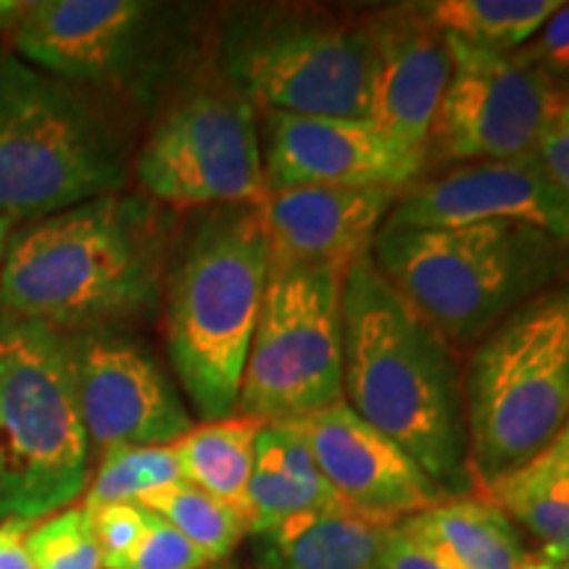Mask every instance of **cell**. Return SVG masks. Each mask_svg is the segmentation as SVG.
Masks as SVG:
<instances>
[{"label": "cell", "instance_id": "1", "mask_svg": "<svg viewBox=\"0 0 569 569\" xmlns=\"http://www.w3.org/2000/svg\"><path fill=\"white\" fill-rule=\"evenodd\" d=\"M172 222L142 193H109L11 232L0 311L63 336L122 330L161 306Z\"/></svg>", "mask_w": 569, "mask_h": 569}, {"label": "cell", "instance_id": "2", "mask_svg": "<svg viewBox=\"0 0 569 569\" xmlns=\"http://www.w3.org/2000/svg\"><path fill=\"white\" fill-rule=\"evenodd\" d=\"M343 401L451 498L475 496L457 351L365 253L343 282Z\"/></svg>", "mask_w": 569, "mask_h": 569}, {"label": "cell", "instance_id": "3", "mask_svg": "<svg viewBox=\"0 0 569 569\" xmlns=\"http://www.w3.org/2000/svg\"><path fill=\"white\" fill-rule=\"evenodd\" d=\"M269 277L261 206L206 209L172 246L163 336L174 377L201 422L234 415Z\"/></svg>", "mask_w": 569, "mask_h": 569}, {"label": "cell", "instance_id": "4", "mask_svg": "<svg viewBox=\"0 0 569 569\" xmlns=\"http://www.w3.org/2000/svg\"><path fill=\"white\" fill-rule=\"evenodd\" d=\"M369 256L453 351L569 277L567 240L517 222L380 227Z\"/></svg>", "mask_w": 569, "mask_h": 569}, {"label": "cell", "instance_id": "5", "mask_svg": "<svg viewBox=\"0 0 569 569\" xmlns=\"http://www.w3.org/2000/svg\"><path fill=\"white\" fill-rule=\"evenodd\" d=\"M130 140L90 90L0 46V217L17 222L122 193Z\"/></svg>", "mask_w": 569, "mask_h": 569}, {"label": "cell", "instance_id": "6", "mask_svg": "<svg viewBox=\"0 0 569 569\" xmlns=\"http://www.w3.org/2000/svg\"><path fill=\"white\" fill-rule=\"evenodd\" d=\"M461 386L478 496L569 422V277L517 306L472 348Z\"/></svg>", "mask_w": 569, "mask_h": 569}, {"label": "cell", "instance_id": "7", "mask_svg": "<svg viewBox=\"0 0 569 569\" xmlns=\"http://www.w3.org/2000/svg\"><path fill=\"white\" fill-rule=\"evenodd\" d=\"M90 438L69 336L0 311V522H38L88 490Z\"/></svg>", "mask_w": 569, "mask_h": 569}, {"label": "cell", "instance_id": "8", "mask_svg": "<svg viewBox=\"0 0 569 569\" xmlns=\"http://www.w3.org/2000/svg\"><path fill=\"white\" fill-rule=\"evenodd\" d=\"M372 63L367 11L317 3L240 6L219 38V77L256 111L369 119Z\"/></svg>", "mask_w": 569, "mask_h": 569}, {"label": "cell", "instance_id": "9", "mask_svg": "<svg viewBox=\"0 0 569 569\" xmlns=\"http://www.w3.org/2000/svg\"><path fill=\"white\" fill-rule=\"evenodd\" d=\"M343 267H269L234 415L290 422L343 401Z\"/></svg>", "mask_w": 569, "mask_h": 569}, {"label": "cell", "instance_id": "10", "mask_svg": "<svg viewBox=\"0 0 569 569\" xmlns=\"http://www.w3.org/2000/svg\"><path fill=\"white\" fill-rule=\"evenodd\" d=\"M142 196L172 209L261 206L259 111L222 77L177 98L132 161Z\"/></svg>", "mask_w": 569, "mask_h": 569}, {"label": "cell", "instance_id": "11", "mask_svg": "<svg viewBox=\"0 0 569 569\" xmlns=\"http://www.w3.org/2000/svg\"><path fill=\"white\" fill-rule=\"evenodd\" d=\"M174 17L172 6L148 0H38L9 32V48L77 88L140 96L169 61Z\"/></svg>", "mask_w": 569, "mask_h": 569}, {"label": "cell", "instance_id": "12", "mask_svg": "<svg viewBox=\"0 0 569 569\" xmlns=\"http://www.w3.org/2000/svg\"><path fill=\"white\" fill-rule=\"evenodd\" d=\"M446 40L453 71L427 134L425 169L530 156L559 119L567 84L515 56Z\"/></svg>", "mask_w": 569, "mask_h": 569}, {"label": "cell", "instance_id": "13", "mask_svg": "<svg viewBox=\"0 0 569 569\" xmlns=\"http://www.w3.org/2000/svg\"><path fill=\"white\" fill-rule=\"evenodd\" d=\"M69 351L92 451L103 457L117 446H172L193 430L172 377L124 330L77 332Z\"/></svg>", "mask_w": 569, "mask_h": 569}, {"label": "cell", "instance_id": "14", "mask_svg": "<svg viewBox=\"0 0 569 569\" xmlns=\"http://www.w3.org/2000/svg\"><path fill=\"white\" fill-rule=\"evenodd\" d=\"M267 193L288 188H409L425 159L403 151L372 119L259 111Z\"/></svg>", "mask_w": 569, "mask_h": 569}, {"label": "cell", "instance_id": "15", "mask_svg": "<svg viewBox=\"0 0 569 569\" xmlns=\"http://www.w3.org/2000/svg\"><path fill=\"white\" fill-rule=\"evenodd\" d=\"M280 425L303 440L319 472L353 515L390 528L451 501L401 446L346 401Z\"/></svg>", "mask_w": 569, "mask_h": 569}, {"label": "cell", "instance_id": "16", "mask_svg": "<svg viewBox=\"0 0 569 569\" xmlns=\"http://www.w3.org/2000/svg\"><path fill=\"white\" fill-rule=\"evenodd\" d=\"M517 222L569 243V196L536 153L480 161L411 182L382 227H451Z\"/></svg>", "mask_w": 569, "mask_h": 569}, {"label": "cell", "instance_id": "17", "mask_svg": "<svg viewBox=\"0 0 569 569\" xmlns=\"http://www.w3.org/2000/svg\"><path fill=\"white\" fill-rule=\"evenodd\" d=\"M372 34V109L369 119L403 151L425 159L427 134L451 82L453 59L446 34L417 3L367 11Z\"/></svg>", "mask_w": 569, "mask_h": 569}, {"label": "cell", "instance_id": "18", "mask_svg": "<svg viewBox=\"0 0 569 569\" xmlns=\"http://www.w3.org/2000/svg\"><path fill=\"white\" fill-rule=\"evenodd\" d=\"M398 188H288L261 203L269 267H343L369 253Z\"/></svg>", "mask_w": 569, "mask_h": 569}, {"label": "cell", "instance_id": "19", "mask_svg": "<svg viewBox=\"0 0 569 569\" xmlns=\"http://www.w3.org/2000/svg\"><path fill=\"white\" fill-rule=\"evenodd\" d=\"M386 525L351 509L306 511L253 532L256 569H382Z\"/></svg>", "mask_w": 569, "mask_h": 569}, {"label": "cell", "instance_id": "20", "mask_svg": "<svg viewBox=\"0 0 569 569\" xmlns=\"http://www.w3.org/2000/svg\"><path fill=\"white\" fill-rule=\"evenodd\" d=\"M327 509H346V503L319 472L303 440L280 422L261 427L243 501L248 536L288 517Z\"/></svg>", "mask_w": 569, "mask_h": 569}, {"label": "cell", "instance_id": "21", "mask_svg": "<svg viewBox=\"0 0 569 569\" xmlns=\"http://www.w3.org/2000/svg\"><path fill=\"white\" fill-rule=\"evenodd\" d=\"M478 498L493 503L543 543V557L569 561V430L559 432L538 457L522 465Z\"/></svg>", "mask_w": 569, "mask_h": 569}, {"label": "cell", "instance_id": "22", "mask_svg": "<svg viewBox=\"0 0 569 569\" xmlns=\"http://www.w3.org/2000/svg\"><path fill=\"white\" fill-rule=\"evenodd\" d=\"M417 519L465 569H557V561L530 551L517 525L486 498H451Z\"/></svg>", "mask_w": 569, "mask_h": 569}, {"label": "cell", "instance_id": "23", "mask_svg": "<svg viewBox=\"0 0 569 569\" xmlns=\"http://www.w3.org/2000/svg\"><path fill=\"white\" fill-rule=\"evenodd\" d=\"M264 425L261 419L243 415L193 425L188 436L172 443L182 480L243 509L256 457V438Z\"/></svg>", "mask_w": 569, "mask_h": 569}, {"label": "cell", "instance_id": "24", "mask_svg": "<svg viewBox=\"0 0 569 569\" xmlns=\"http://www.w3.org/2000/svg\"><path fill=\"white\" fill-rule=\"evenodd\" d=\"M417 9L446 38L511 56L536 38L561 0H425Z\"/></svg>", "mask_w": 569, "mask_h": 569}, {"label": "cell", "instance_id": "25", "mask_svg": "<svg viewBox=\"0 0 569 569\" xmlns=\"http://www.w3.org/2000/svg\"><path fill=\"white\" fill-rule=\"evenodd\" d=\"M138 503L167 519L174 530H180L211 561L230 557L238 549L240 540L248 536V519L243 509L232 507V503L206 493V490L190 486L184 480L153 490V493L140 498Z\"/></svg>", "mask_w": 569, "mask_h": 569}, {"label": "cell", "instance_id": "26", "mask_svg": "<svg viewBox=\"0 0 569 569\" xmlns=\"http://www.w3.org/2000/svg\"><path fill=\"white\" fill-rule=\"evenodd\" d=\"M182 480L172 446H117L106 451L84 490V507L138 503L153 490Z\"/></svg>", "mask_w": 569, "mask_h": 569}, {"label": "cell", "instance_id": "27", "mask_svg": "<svg viewBox=\"0 0 569 569\" xmlns=\"http://www.w3.org/2000/svg\"><path fill=\"white\" fill-rule=\"evenodd\" d=\"M24 551L34 569H103L92 515L84 503H71L34 522L24 536Z\"/></svg>", "mask_w": 569, "mask_h": 569}, {"label": "cell", "instance_id": "28", "mask_svg": "<svg viewBox=\"0 0 569 569\" xmlns=\"http://www.w3.org/2000/svg\"><path fill=\"white\" fill-rule=\"evenodd\" d=\"M146 511V532H142L138 549L130 553L122 569H206L213 565L196 543H190L167 519L153 515L151 509Z\"/></svg>", "mask_w": 569, "mask_h": 569}, {"label": "cell", "instance_id": "29", "mask_svg": "<svg viewBox=\"0 0 569 569\" xmlns=\"http://www.w3.org/2000/svg\"><path fill=\"white\" fill-rule=\"evenodd\" d=\"M382 569H465L417 517L390 525Z\"/></svg>", "mask_w": 569, "mask_h": 569}, {"label": "cell", "instance_id": "30", "mask_svg": "<svg viewBox=\"0 0 569 569\" xmlns=\"http://www.w3.org/2000/svg\"><path fill=\"white\" fill-rule=\"evenodd\" d=\"M90 515L103 569H122L130 553L138 549L142 532H146V507H140V503H109V507L90 509Z\"/></svg>", "mask_w": 569, "mask_h": 569}, {"label": "cell", "instance_id": "31", "mask_svg": "<svg viewBox=\"0 0 569 569\" xmlns=\"http://www.w3.org/2000/svg\"><path fill=\"white\" fill-rule=\"evenodd\" d=\"M511 56L528 67L543 69L557 82H565L569 77V3H561V9L540 27L536 38Z\"/></svg>", "mask_w": 569, "mask_h": 569}, {"label": "cell", "instance_id": "32", "mask_svg": "<svg viewBox=\"0 0 569 569\" xmlns=\"http://www.w3.org/2000/svg\"><path fill=\"white\" fill-rule=\"evenodd\" d=\"M536 159L553 182L569 196V122L557 119L536 146Z\"/></svg>", "mask_w": 569, "mask_h": 569}, {"label": "cell", "instance_id": "33", "mask_svg": "<svg viewBox=\"0 0 569 569\" xmlns=\"http://www.w3.org/2000/svg\"><path fill=\"white\" fill-rule=\"evenodd\" d=\"M34 522L24 519H9L0 522V569H34L24 551V536Z\"/></svg>", "mask_w": 569, "mask_h": 569}, {"label": "cell", "instance_id": "34", "mask_svg": "<svg viewBox=\"0 0 569 569\" xmlns=\"http://www.w3.org/2000/svg\"><path fill=\"white\" fill-rule=\"evenodd\" d=\"M24 11L27 3H21V0H0V30L11 32Z\"/></svg>", "mask_w": 569, "mask_h": 569}, {"label": "cell", "instance_id": "35", "mask_svg": "<svg viewBox=\"0 0 569 569\" xmlns=\"http://www.w3.org/2000/svg\"><path fill=\"white\" fill-rule=\"evenodd\" d=\"M13 232V222L11 219L0 217V264H3V256H6V246H9V238Z\"/></svg>", "mask_w": 569, "mask_h": 569}, {"label": "cell", "instance_id": "36", "mask_svg": "<svg viewBox=\"0 0 569 569\" xmlns=\"http://www.w3.org/2000/svg\"><path fill=\"white\" fill-rule=\"evenodd\" d=\"M559 119H565V122H569V88H567V96H565V103H561V111H559Z\"/></svg>", "mask_w": 569, "mask_h": 569}, {"label": "cell", "instance_id": "37", "mask_svg": "<svg viewBox=\"0 0 569 569\" xmlns=\"http://www.w3.org/2000/svg\"><path fill=\"white\" fill-rule=\"evenodd\" d=\"M557 569H569V561H559Z\"/></svg>", "mask_w": 569, "mask_h": 569}, {"label": "cell", "instance_id": "38", "mask_svg": "<svg viewBox=\"0 0 569 569\" xmlns=\"http://www.w3.org/2000/svg\"><path fill=\"white\" fill-rule=\"evenodd\" d=\"M206 569H222V567H206Z\"/></svg>", "mask_w": 569, "mask_h": 569}, {"label": "cell", "instance_id": "39", "mask_svg": "<svg viewBox=\"0 0 569 569\" xmlns=\"http://www.w3.org/2000/svg\"><path fill=\"white\" fill-rule=\"evenodd\" d=\"M565 82H569V77H567V80H565Z\"/></svg>", "mask_w": 569, "mask_h": 569}]
</instances>
